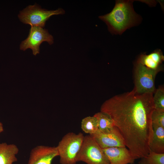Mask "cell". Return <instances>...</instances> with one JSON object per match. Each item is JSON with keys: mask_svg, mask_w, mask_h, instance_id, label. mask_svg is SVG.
<instances>
[{"mask_svg": "<svg viewBox=\"0 0 164 164\" xmlns=\"http://www.w3.org/2000/svg\"><path fill=\"white\" fill-rule=\"evenodd\" d=\"M77 161L87 164H110L102 149L90 135L84 136Z\"/></svg>", "mask_w": 164, "mask_h": 164, "instance_id": "5", "label": "cell"}, {"mask_svg": "<svg viewBox=\"0 0 164 164\" xmlns=\"http://www.w3.org/2000/svg\"></svg>", "mask_w": 164, "mask_h": 164, "instance_id": "20", "label": "cell"}, {"mask_svg": "<svg viewBox=\"0 0 164 164\" xmlns=\"http://www.w3.org/2000/svg\"><path fill=\"white\" fill-rule=\"evenodd\" d=\"M96 118L98 130L103 133L110 132L114 127L113 121L107 114L100 111L94 115Z\"/></svg>", "mask_w": 164, "mask_h": 164, "instance_id": "14", "label": "cell"}, {"mask_svg": "<svg viewBox=\"0 0 164 164\" xmlns=\"http://www.w3.org/2000/svg\"><path fill=\"white\" fill-rule=\"evenodd\" d=\"M84 136L81 132H69L63 136L56 146L61 164H76Z\"/></svg>", "mask_w": 164, "mask_h": 164, "instance_id": "3", "label": "cell"}, {"mask_svg": "<svg viewBox=\"0 0 164 164\" xmlns=\"http://www.w3.org/2000/svg\"><path fill=\"white\" fill-rule=\"evenodd\" d=\"M81 128L83 132L89 135L96 132L98 127L95 117L88 116L84 118L81 122Z\"/></svg>", "mask_w": 164, "mask_h": 164, "instance_id": "15", "label": "cell"}, {"mask_svg": "<svg viewBox=\"0 0 164 164\" xmlns=\"http://www.w3.org/2000/svg\"><path fill=\"white\" fill-rule=\"evenodd\" d=\"M58 155L56 147L38 145L31 150L28 164H52Z\"/></svg>", "mask_w": 164, "mask_h": 164, "instance_id": "9", "label": "cell"}, {"mask_svg": "<svg viewBox=\"0 0 164 164\" xmlns=\"http://www.w3.org/2000/svg\"><path fill=\"white\" fill-rule=\"evenodd\" d=\"M159 70L149 69L137 63L135 70L134 91L138 94H153L155 91V80Z\"/></svg>", "mask_w": 164, "mask_h": 164, "instance_id": "6", "label": "cell"}, {"mask_svg": "<svg viewBox=\"0 0 164 164\" xmlns=\"http://www.w3.org/2000/svg\"><path fill=\"white\" fill-rule=\"evenodd\" d=\"M164 60L162 52L161 50L157 49L149 54L141 55L137 63L150 70L161 71L162 69V64Z\"/></svg>", "mask_w": 164, "mask_h": 164, "instance_id": "11", "label": "cell"}, {"mask_svg": "<svg viewBox=\"0 0 164 164\" xmlns=\"http://www.w3.org/2000/svg\"><path fill=\"white\" fill-rule=\"evenodd\" d=\"M90 135L102 149L126 147L123 137L115 126L108 132L103 133L98 129L96 132Z\"/></svg>", "mask_w": 164, "mask_h": 164, "instance_id": "8", "label": "cell"}, {"mask_svg": "<svg viewBox=\"0 0 164 164\" xmlns=\"http://www.w3.org/2000/svg\"><path fill=\"white\" fill-rule=\"evenodd\" d=\"M139 164H164V153H158L151 151L141 158Z\"/></svg>", "mask_w": 164, "mask_h": 164, "instance_id": "16", "label": "cell"}, {"mask_svg": "<svg viewBox=\"0 0 164 164\" xmlns=\"http://www.w3.org/2000/svg\"><path fill=\"white\" fill-rule=\"evenodd\" d=\"M153 94H138L133 89L113 96L101 108V111L111 118L135 160L145 157L150 152L151 116L154 109Z\"/></svg>", "mask_w": 164, "mask_h": 164, "instance_id": "1", "label": "cell"}, {"mask_svg": "<svg viewBox=\"0 0 164 164\" xmlns=\"http://www.w3.org/2000/svg\"><path fill=\"white\" fill-rule=\"evenodd\" d=\"M152 125L164 128V111L154 109L151 116Z\"/></svg>", "mask_w": 164, "mask_h": 164, "instance_id": "18", "label": "cell"}, {"mask_svg": "<svg viewBox=\"0 0 164 164\" xmlns=\"http://www.w3.org/2000/svg\"><path fill=\"white\" fill-rule=\"evenodd\" d=\"M102 150L110 164H132L135 160L126 147H110Z\"/></svg>", "mask_w": 164, "mask_h": 164, "instance_id": "10", "label": "cell"}, {"mask_svg": "<svg viewBox=\"0 0 164 164\" xmlns=\"http://www.w3.org/2000/svg\"><path fill=\"white\" fill-rule=\"evenodd\" d=\"M4 128L2 124L0 122V133L4 131Z\"/></svg>", "mask_w": 164, "mask_h": 164, "instance_id": "19", "label": "cell"}, {"mask_svg": "<svg viewBox=\"0 0 164 164\" xmlns=\"http://www.w3.org/2000/svg\"><path fill=\"white\" fill-rule=\"evenodd\" d=\"M152 135L149 143L150 151L164 153V128L152 125Z\"/></svg>", "mask_w": 164, "mask_h": 164, "instance_id": "12", "label": "cell"}, {"mask_svg": "<svg viewBox=\"0 0 164 164\" xmlns=\"http://www.w3.org/2000/svg\"><path fill=\"white\" fill-rule=\"evenodd\" d=\"M19 149L14 144L0 143V164H12L17 161L16 155Z\"/></svg>", "mask_w": 164, "mask_h": 164, "instance_id": "13", "label": "cell"}, {"mask_svg": "<svg viewBox=\"0 0 164 164\" xmlns=\"http://www.w3.org/2000/svg\"><path fill=\"white\" fill-rule=\"evenodd\" d=\"M53 41V36L47 29L39 26H31L28 36L21 43L20 49L25 51L30 48L32 50L33 54L36 55L39 53V46L41 43L46 41L52 45Z\"/></svg>", "mask_w": 164, "mask_h": 164, "instance_id": "7", "label": "cell"}, {"mask_svg": "<svg viewBox=\"0 0 164 164\" xmlns=\"http://www.w3.org/2000/svg\"><path fill=\"white\" fill-rule=\"evenodd\" d=\"M65 11L61 8L48 10L43 9L36 4L29 5L20 11L18 15L20 21L31 26L44 28L46 22L52 16L63 14Z\"/></svg>", "mask_w": 164, "mask_h": 164, "instance_id": "4", "label": "cell"}, {"mask_svg": "<svg viewBox=\"0 0 164 164\" xmlns=\"http://www.w3.org/2000/svg\"><path fill=\"white\" fill-rule=\"evenodd\" d=\"M153 97L154 109L164 111V88L159 87L155 91Z\"/></svg>", "mask_w": 164, "mask_h": 164, "instance_id": "17", "label": "cell"}, {"mask_svg": "<svg viewBox=\"0 0 164 164\" xmlns=\"http://www.w3.org/2000/svg\"><path fill=\"white\" fill-rule=\"evenodd\" d=\"M132 3V1H116L110 12L99 16L111 33L121 35L138 22L139 16L134 11Z\"/></svg>", "mask_w": 164, "mask_h": 164, "instance_id": "2", "label": "cell"}]
</instances>
